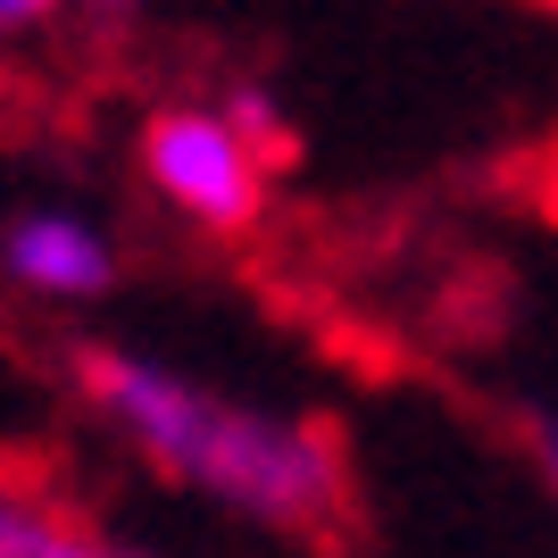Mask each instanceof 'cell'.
Listing matches in <instances>:
<instances>
[{"mask_svg": "<svg viewBox=\"0 0 558 558\" xmlns=\"http://www.w3.org/2000/svg\"><path fill=\"white\" fill-rule=\"evenodd\" d=\"M75 375H84V400L100 417L201 500L251 517L267 534H308V542H333L350 525V459L317 417L242 409V400H217L209 384L175 375L167 359L100 342L75 350Z\"/></svg>", "mask_w": 558, "mask_h": 558, "instance_id": "cell-1", "label": "cell"}, {"mask_svg": "<svg viewBox=\"0 0 558 558\" xmlns=\"http://www.w3.org/2000/svg\"><path fill=\"white\" fill-rule=\"evenodd\" d=\"M142 175L175 217H192L201 233H251L267 217V159L233 134L226 109L201 100H167L142 125Z\"/></svg>", "mask_w": 558, "mask_h": 558, "instance_id": "cell-2", "label": "cell"}, {"mask_svg": "<svg viewBox=\"0 0 558 558\" xmlns=\"http://www.w3.org/2000/svg\"><path fill=\"white\" fill-rule=\"evenodd\" d=\"M0 276L34 301H100L117 283V242L84 209H17L0 226Z\"/></svg>", "mask_w": 558, "mask_h": 558, "instance_id": "cell-3", "label": "cell"}, {"mask_svg": "<svg viewBox=\"0 0 558 558\" xmlns=\"http://www.w3.org/2000/svg\"><path fill=\"white\" fill-rule=\"evenodd\" d=\"M0 558H150V550H134V542H100V534H84L75 517H59L50 500L0 484Z\"/></svg>", "mask_w": 558, "mask_h": 558, "instance_id": "cell-4", "label": "cell"}, {"mask_svg": "<svg viewBox=\"0 0 558 558\" xmlns=\"http://www.w3.org/2000/svg\"><path fill=\"white\" fill-rule=\"evenodd\" d=\"M217 109L233 117V134L251 142L258 159H283V142H292V134H283V109H276V93H258V84H242V93H226Z\"/></svg>", "mask_w": 558, "mask_h": 558, "instance_id": "cell-5", "label": "cell"}, {"mask_svg": "<svg viewBox=\"0 0 558 558\" xmlns=\"http://www.w3.org/2000/svg\"><path fill=\"white\" fill-rule=\"evenodd\" d=\"M68 0H0V43H25V34H43Z\"/></svg>", "mask_w": 558, "mask_h": 558, "instance_id": "cell-6", "label": "cell"}, {"mask_svg": "<svg viewBox=\"0 0 558 558\" xmlns=\"http://www.w3.org/2000/svg\"><path fill=\"white\" fill-rule=\"evenodd\" d=\"M534 450H542V466H550V484H558V425H534Z\"/></svg>", "mask_w": 558, "mask_h": 558, "instance_id": "cell-7", "label": "cell"}, {"mask_svg": "<svg viewBox=\"0 0 558 558\" xmlns=\"http://www.w3.org/2000/svg\"><path fill=\"white\" fill-rule=\"evenodd\" d=\"M134 9H142V0H93V17H100V25H125Z\"/></svg>", "mask_w": 558, "mask_h": 558, "instance_id": "cell-8", "label": "cell"}]
</instances>
